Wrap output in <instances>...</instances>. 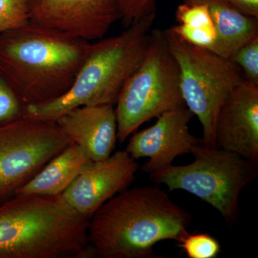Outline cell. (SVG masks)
<instances>
[{
  "instance_id": "obj_1",
  "label": "cell",
  "mask_w": 258,
  "mask_h": 258,
  "mask_svg": "<svg viewBox=\"0 0 258 258\" xmlns=\"http://www.w3.org/2000/svg\"><path fill=\"white\" fill-rule=\"evenodd\" d=\"M191 221L189 212L158 185L127 188L90 219L88 240L95 257L159 258L154 246L177 242Z\"/></svg>"
},
{
  "instance_id": "obj_2",
  "label": "cell",
  "mask_w": 258,
  "mask_h": 258,
  "mask_svg": "<svg viewBox=\"0 0 258 258\" xmlns=\"http://www.w3.org/2000/svg\"><path fill=\"white\" fill-rule=\"evenodd\" d=\"M91 43L29 22L0 35V67L26 108L48 103L69 91Z\"/></svg>"
},
{
  "instance_id": "obj_3",
  "label": "cell",
  "mask_w": 258,
  "mask_h": 258,
  "mask_svg": "<svg viewBox=\"0 0 258 258\" xmlns=\"http://www.w3.org/2000/svg\"><path fill=\"white\" fill-rule=\"evenodd\" d=\"M88 222L60 196L16 195L0 205V258L95 257Z\"/></svg>"
},
{
  "instance_id": "obj_4",
  "label": "cell",
  "mask_w": 258,
  "mask_h": 258,
  "mask_svg": "<svg viewBox=\"0 0 258 258\" xmlns=\"http://www.w3.org/2000/svg\"><path fill=\"white\" fill-rule=\"evenodd\" d=\"M156 15L132 23L120 35L91 44L69 91L54 101L27 106L25 115L55 120L77 107L114 106L125 83L143 60Z\"/></svg>"
},
{
  "instance_id": "obj_5",
  "label": "cell",
  "mask_w": 258,
  "mask_h": 258,
  "mask_svg": "<svg viewBox=\"0 0 258 258\" xmlns=\"http://www.w3.org/2000/svg\"><path fill=\"white\" fill-rule=\"evenodd\" d=\"M193 162L169 165L151 173L156 185L164 184L169 191L183 190L218 210L226 221L233 224L239 216L241 191L255 179L258 162L217 147L194 146Z\"/></svg>"
},
{
  "instance_id": "obj_6",
  "label": "cell",
  "mask_w": 258,
  "mask_h": 258,
  "mask_svg": "<svg viewBox=\"0 0 258 258\" xmlns=\"http://www.w3.org/2000/svg\"><path fill=\"white\" fill-rule=\"evenodd\" d=\"M115 104L120 143L148 120L186 106L179 66L168 46L164 30L151 31L143 60L125 83Z\"/></svg>"
},
{
  "instance_id": "obj_7",
  "label": "cell",
  "mask_w": 258,
  "mask_h": 258,
  "mask_svg": "<svg viewBox=\"0 0 258 258\" xmlns=\"http://www.w3.org/2000/svg\"><path fill=\"white\" fill-rule=\"evenodd\" d=\"M164 31L179 66L185 106L201 123L204 145L217 147V115L231 91L244 79V75L230 59L185 41L170 28Z\"/></svg>"
},
{
  "instance_id": "obj_8",
  "label": "cell",
  "mask_w": 258,
  "mask_h": 258,
  "mask_svg": "<svg viewBox=\"0 0 258 258\" xmlns=\"http://www.w3.org/2000/svg\"><path fill=\"white\" fill-rule=\"evenodd\" d=\"M71 144L55 120L24 115L0 127V205Z\"/></svg>"
},
{
  "instance_id": "obj_9",
  "label": "cell",
  "mask_w": 258,
  "mask_h": 258,
  "mask_svg": "<svg viewBox=\"0 0 258 258\" xmlns=\"http://www.w3.org/2000/svg\"><path fill=\"white\" fill-rule=\"evenodd\" d=\"M28 5L32 23L88 42L121 19L117 0H28Z\"/></svg>"
},
{
  "instance_id": "obj_10",
  "label": "cell",
  "mask_w": 258,
  "mask_h": 258,
  "mask_svg": "<svg viewBox=\"0 0 258 258\" xmlns=\"http://www.w3.org/2000/svg\"><path fill=\"white\" fill-rule=\"evenodd\" d=\"M138 169L137 161L126 151H118L86 166L60 197L89 221L103 204L129 187Z\"/></svg>"
},
{
  "instance_id": "obj_11",
  "label": "cell",
  "mask_w": 258,
  "mask_h": 258,
  "mask_svg": "<svg viewBox=\"0 0 258 258\" xmlns=\"http://www.w3.org/2000/svg\"><path fill=\"white\" fill-rule=\"evenodd\" d=\"M192 112L186 106L163 113L154 125L132 136L125 151L133 159L149 158L142 171L151 174L173 164L176 157L189 154L203 142L191 134Z\"/></svg>"
},
{
  "instance_id": "obj_12",
  "label": "cell",
  "mask_w": 258,
  "mask_h": 258,
  "mask_svg": "<svg viewBox=\"0 0 258 258\" xmlns=\"http://www.w3.org/2000/svg\"><path fill=\"white\" fill-rule=\"evenodd\" d=\"M217 148L258 162V84L244 79L222 105L216 120Z\"/></svg>"
},
{
  "instance_id": "obj_13",
  "label": "cell",
  "mask_w": 258,
  "mask_h": 258,
  "mask_svg": "<svg viewBox=\"0 0 258 258\" xmlns=\"http://www.w3.org/2000/svg\"><path fill=\"white\" fill-rule=\"evenodd\" d=\"M71 141L92 161L106 159L113 154L117 141V121L113 105L77 107L55 120Z\"/></svg>"
},
{
  "instance_id": "obj_14",
  "label": "cell",
  "mask_w": 258,
  "mask_h": 258,
  "mask_svg": "<svg viewBox=\"0 0 258 258\" xmlns=\"http://www.w3.org/2000/svg\"><path fill=\"white\" fill-rule=\"evenodd\" d=\"M92 162L81 147L71 144L52 158L16 195L60 196Z\"/></svg>"
},
{
  "instance_id": "obj_15",
  "label": "cell",
  "mask_w": 258,
  "mask_h": 258,
  "mask_svg": "<svg viewBox=\"0 0 258 258\" xmlns=\"http://www.w3.org/2000/svg\"><path fill=\"white\" fill-rule=\"evenodd\" d=\"M206 5L215 24L217 41L212 52L229 58L244 43L258 35V19L244 13L226 0H183Z\"/></svg>"
},
{
  "instance_id": "obj_16",
  "label": "cell",
  "mask_w": 258,
  "mask_h": 258,
  "mask_svg": "<svg viewBox=\"0 0 258 258\" xmlns=\"http://www.w3.org/2000/svg\"><path fill=\"white\" fill-rule=\"evenodd\" d=\"M175 15L178 25L170 28L174 33L195 46L213 51L217 31L206 5L183 3Z\"/></svg>"
},
{
  "instance_id": "obj_17",
  "label": "cell",
  "mask_w": 258,
  "mask_h": 258,
  "mask_svg": "<svg viewBox=\"0 0 258 258\" xmlns=\"http://www.w3.org/2000/svg\"><path fill=\"white\" fill-rule=\"evenodd\" d=\"M177 243L189 258H216L222 251L218 240L210 234L204 232H186Z\"/></svg>"
},
{
  "instance_id": "obj_18",
  "label": "cell",
  "mask_w": 258,
  "mask_h": 258,
  "mask_svg": "<svg viewBox=\"0 0 258 258\" xmlns=\"http://www.w3.org/2000/svg\"><path fill=\"white\" fill-rule=\"evenodd\" d=\"M25 110L0 67V127L23 118Z\"/></svg>"
},
{
  "instance_id": "obj_19",
  "label": "cell",
  "mask_w": 258,
  "mask_h": 258,
  "mask_svg": "<svg viewBox=\"0 0 258 258\" xmlns=\"http://www.w3.org/2000/svg\"><path fill=\"white\" fill-rule=\"evenodd\" d=\"M29 22L28 0H0V35Z\"/></svg>"
},
{
  "instance_id": "obj_20",
  "label": "cell",
  "mask_w": 258,
  "mask_h": 258,
  "mask_svg": "<svg viewBox=\"0 0 258 258\" xmlns=\"http://www.w3.org/2000/svg\"><path fill=\"white\" fill-rule=\"evenodd\" d=\"M229 59L239 66L244 79L258 84V35L239 47Z\"/></svg>"
},
{
  "instance_id": "obj_21",
  "label": "cell",
  "mask_w": 258,
  "mask_h": 258,
  "mask_svg": "<svg viewBox=\"0 0 258 258\" xmlns=\"http://www.w3.org/2000/svg\"><path fill=\"white\" fill-rule=\"evenodd\" d=\"M125 28L146 17L157 15L156 0H117Z\"/></svg>"
},
{
  "instance_id": "obj_22",
  "label": "cell",
  "mask_w": 258,
  "mask_h": 258,
  "mask_svg": "<svg viewBox=\"0 0 258 258\" xmlns=\"http://www.w3.org/2000/svg\"><path fill=\"white\" fill-rule=\"evenodd\" d=\"M245 14L258 19V0H226Z\"/></svg>"
}]
</instances>
